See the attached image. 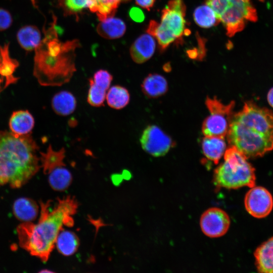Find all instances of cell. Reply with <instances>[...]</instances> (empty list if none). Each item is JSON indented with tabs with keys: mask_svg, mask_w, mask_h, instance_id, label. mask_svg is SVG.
Wrapping results in <instances>:
<instances>
[{
	"mask_svg": "<svg viewBox=\"0 0 273 273\" xmlns=\"http://www.w3.org/2000/svg\"><path fill=\"white\" fill-rule=\"evenodd\" d=\"M40 215L37 223L23 222L17 228L20 246L42 261H47L60 232L64 226L73 224V216L77 203L67 196L58 200L52 207L50 202H41Z\"/></svg>",
	"mask_w": 273,
	"mask_h": 273,
	"instance_id": "cell-1",
	"label": "cell"
},
{
	"mask_svg": "<svg viewBox=\"0 0 273 273\" xmlns=\"http://www.w3.org/2000/svg\"><path fill=\"white\" fill-rule=\"evenodd\" d=\"M226 135L247 158L262 156L273 149V113L248 101L234 114Z\"/></svg>",
	"mask_w": 273,
	"mask_h": 273,
	"instance_id": "cell-2",
	"label": "cell"
},
{
	"mask_svg": "<svg viewBox=\"0 0 273 273\" xmlns=\"http://www.w3.org/2000/svg\"><path fill=\"white\" fill-rule=\"evenodd\" d=\"M38 147L29 134L0 131V186L19 188L41 167Z\"/></svg>",
	"mask_w": 273,
	"mask_h": 273,
	"instance_id": "cell-3",
	"label": "cell"
},
{
	"mask_svg": "<svg viewBox=\"0 0 273 273\" xmlns=\"http://www.w3.org/2000/svg\"><path fill=\"white\" fill-rule=\"evenodd\" d=\"M48 30L35 49L34 74L42 85L61 86L68 82L76 70L74 50L78 42H60L54 25Z\"/></svg>",
	"mask_w": 273,
	"mask_h": 273,
	"instance_id": "cell-4",
	"label": "cell"
},
{
	"mask_svg": "<svg viewBox=\"0 0 273 273\" xmlns=\"http://www.w3.org/2000/svg\"><path fill=\"white\" fill-rule=\"evenodd\" d=\"M246 156L231 145L224 153V162L214 171L213 183L217 188L237 189L255 186V169Z\"/></svg>",
	"mask_w": 273,
	"mask_h": 273,
	"instance_id": "cell-5",
	"label": "cell"
},
{
	"mask_svg": "<svg viewBox=\"0 0 273 273\" xmlns=\"http://www.w3.org/2000/svg\"><path fill=\"white\" fill-rule=\"evenodd\" d=\"M186 12L183 0H170L162 11L160 23L150 22L147 32L157 39L161 51L174 41L181 40L185 34Z\"/></svg>",
	"mask_w": 273,
	"mask_h": 273,
	"instance_id": "cell-6",
	"label": "cell"
},
{
	"mask_svg": "<svg viewBox=\"0 0 273 273\" xmlns=\"http://www.w3.org/2000/svg\"><path fill=\"white\" fill-rule=\"evenodd\" d=\"M214 12L217 19L226 30V35L232 37L242 31L247 22L258 20L256 9L251 0H205Z\"/></svg>",
	"mask_w": 273,
	"mask_h": 273,
	"instance_id": "cell-7",
	"label": "cell"
},
{
	"mask_svg": "<svg viewBox=\"0 0 273 273\" xmlns=\"http://www.w3.org/2000/svg\"><path fill=\"white\" fill-rule=\"evenodd\" d=\"M205 103L210 115L203 122L202 133L205 136L224 138L234 115L235 102L224 105L215 97H207Z\"/></svg>",
	"mask_w": 273,
	"mask_h": 273,
	"instance_id": "cell-8",
	"label": "cell"
},
{
	"mask_svg": "<svg viewBox=\"0 0 273 273\" xmlns=\"http://www.w3.org/2000/svg\"><path fill=\"white\" fill-rule=\"evenodd\" d=\"M143 149L154 157L165 155L173 146L171 138L155 125L148 126L140 138Z\"/></svg>",
	"mask_w": 273,
	"mask_h": 273,
	"instance_id": "cell-9",
	"label": "cell"
},
{
	"mask_svg": "<svg viewBox=\"0 0 273 273\" xmlns=\"http://www.w3.org/2000/svg\"><path fill=\"white\" fill-rule=\"evenodd\" d=\"M246 193L245 207L252 216L261 218L267 216L273 207V199L270 192L262 187H253Z\"/></svg>",
	"mask_w": 273,
	"mask_h": 273,
	"instance_id": "cell-10",
	"label": "cell"
},
{
	"mask_svg": "<svg viewBox=\"0 0 273 273\" xmlns=\"http://www.w3.org/2000/svg\"><path fill=\"white\" fill-rule=\"evenodd\" d=\"M200 224L203 233L210 238H218L228 232L230 225V218L223 210L211 208L202 215Z\"/></svg>",
	"mask_w": 273,
	"mask_h": 273,
	"instance_id": "cell-11",
	"label": "cell"
},
{
	"mask_svg": "<svg viewBox=\"0 0 273 273\" xmlns=\"http://www.w3.org/2000/svg\"><path fill=\"white\" fill-rule=\"evenodd\" d=\"M156 47L154 38L151 35L144 34L139 36L130 48V54L132 60L142 64L151 58Z\"/></svg>",
	"mask_w": 273,
	"mask_h": 273,
	"instance_id": "cell-12",
	"label": "cell"
},
{
	"mask_svg": "<svg viewBox=\"0 0 273 273\" xmlns=\"http://www.w3.org/2000/svg\"><path fill=\"white\" fill-rule=\"evenodd\" d=\"M255 265L258 271L273 272V237L263 242L254 252Z\"/></svg>",
	"mask_w": 273,
	"mask_h": 273,
	"instance_id": "cell-13",
	"label": "cell"
},
{
	"mask_svg": "<svg viewBox=\"0 0 273 273\" xmlns=\"http://www.w3.org/2000/svg\"><path fill=\"white\" fill-rule=\"evenodd\" d=\"M38 206L33 200L22 197L14 203L13 212L15 216L23 222H32L38 215Z\"/></svg>",
	"mask_w": 273,
	"mask_h": 273,
	"instance_id": "cell-14",
	"label": "cell"
},
{
	"mask_svg": "<svg viewBox=\"0 0 273 273\" xmlns=\"http://www.w3.org/2000/svg\"><path fill=\"white\" fill-rule=\"evenodd\" d=\"M166 79L158 74H150L143 81L142 90L150 98H156L164 95L168 90Z\"/></svg>",
	"mask_w": 273,
	"mask_h": 273,
	"instance_id": "cell-15",
	"label": "cell"
},
{
	"mask_svg": "<svg viewBox=\"0 0 273 273\" xmlns=\"http://www.w3.org/2000/svg\"><path fill=\"white\" fill-rule=\"evenodd\" d=\"M34 120L27 111L20 110L13 112L9 121L11 132L18 135L29 134L32 129Z\"/></svg>",
	"mask_w": 273,
	"mask_h": 273,
	"instance_id": "cell-16",
	"label": "cell"
},
{
	"mask_svg": "<svg viewBox=\"0 0 273 273\" xmlns=\"http://www.w3.org/2000/svg\"><path fill=\"white\" fill-rule=\"evenodd\" d=\"M126 31V25L120 19L113 16L108 17L98 24V33L107 39H116L122 36Z\"/></svg>",
	"mask_w": 273,
	"mask_h": 273,
	"instance_id": "cell-17",
	"label": "cell"
},
{
	"mask_svg": "<svg viewBox=\"0 0 273 273\" xmlns=\"http://www.w3.org/2000/svg\"><path fill=\"white\" fill-rule=\"evenodd\" d=\"M202 148L207 159L217 164L225 151L226 144L224 138L205 136L202 142Z\"/></svg>",
	"mask_w": 273,
	"mask_h": 273,
	"instance_id": "cell-18",
	"label": "cell"
},
{
	"mask_svg": "<svg viewBox=\"0 0 273 273\" xmlns=\"http://www.w3.org/2000/svg\"><path fill=\"white\" fill-rule=\"evenodd\" d=\"M76 100L70 92L62 90L56 94L52 100V107L55 112L66 116L74 112L76 108Z\"/></svg>",
	"mask_w": 273,
	"mask_h": 273,
	"instance_id": "cell-19",
	"label": "cell"
},
{
	"mask_svg": "<svg viewBox=\"0 0 273 273\" xmlns=\"http://www.w3.org/2000/svg\"><path fill=\"white\" fill-rule=\"evenodd\" d=\"M48 175L49 183L51 188L58 191L67 189L71 183L72 174L65 165L59 166L51 170Z\"/></svg>",
	"mask_w": 273,
	"mask_h": 273,
	"instance_id": "cell-20",
	"label": "cell"
},
{
	"mask_svg": "<svg viewBox=\"0 0 273 273\" xmlns=\"http://www.w3.org/2000/svg\"><path fill=\"white\" fill-rule=\"evenodd\" d=\"M79 244L78 238L73 232L63 229L58 234L55 242L58 251L66 256L75 253Z\"/></svg>",
	"mask_w": 273,
	"mask_h": 273,
	"instance_id": "cell-21",
	"label": "cell"
},
{
	"mask_svg": "<svg viewBox=\"0 0 273 273\" xmlns=\"http://www.w3.org/2000/svg\"><path fill=\"white\" fill-rule=\"evenodd\" d=\"M17 40L20 45L26 51L35 50L41 42V34L35 26H26L22 27L17 33Z\"/></svg>",
	"mask_w": 273,
	"mask_h": 273,
	"instance_id": "cell-22",
	"label": "cell"
},
{
	"mask_svg": "<svg viewBox=\"0 0 273 273\" xmlns=\"http://www.w3.org/2000/svg\"><path fill=\"white\" fill-rule=\"evenodd\" d=\"M66 151L62 148L59 151L54 150L50 145L46 153L40 152V162L43 172L47 174L51 170L59 166L65 165L63 160Z\"/></svg>",
	"mask_w": 273,
	"mask_h": 273,
	"instance_id": "cell-23",
	"label": "cell"
},
{
	"mask_svg": "<svg viewBox=\"0 0 273 273\" xmlns=\"http://www.w3.org/2000/svg\"><path fill=\"white\" fill-rule=\"evenodd\" d=\"M107 104L115 109H121L129 103L130 95L124 87L116 85L109 88L106 97Z\"/></svg>",
	"mask_w": 273,
	"mask_h": 273,
	"instance_id": "cell-24",
	"label": "cell"
},
{
	"mask_svg": "<svg viewBox=\"0 0 273 273\" xmlns=\"http://www.w3.org/2000/svg\"><path fill=\"white\" fill-rule=\"evenodd\" d=\"M194 19L198 25L203 28L215 26L220 22L213 10L207 4L201 5L195 10Z\"/></svg>",
	"mask_w": 273,
	"mask_h": 273,
	"instance_id": "cell-25",
	"label": "cell"
},
{
	"mask_svg": "<svg viewBox=\"0 0 273 273\" xmlns=\"http://www.w3.org/2000/svg\"><path fill=\"white\" fill-rule=\"evenodd\" d=\"M61 4L70 14H77L85 9L97 13L99 9L98 0H61Z\"/></svg>",
	"mask_w": 273,
	"mask_h": 273,
	"instance_id": "cell-26",
	"label": "cell"
},
{
	"mask_svg": "<svg viewBox=\"0 0 273 273\" xmlns=\"http://www.w3.org/2000/svg\"><path fill=\"white\" fill-rule=\"evenodd\" d=\"M89 88L87 96V101L92 106L99 107L104 105L106 99L107 90L96 85L89 79Z\"/></svg>",
	"mask_w": 273,
	"mask_h": 273,
	"instance_id": "cell-27",
	"label": "cell"
},
{
	"mask_svg": "<svg viewBox=\"0 0 273 273\" xmlns=\"http://www.w3.org/2000/svg\"><path fill=\"white\" fill-rule=\"evenodd\" d=\"M130 0H98L99 9L96 13L101 21L108 17H112L121 2Z\"/></svg>",
	"mask_w": 273,
	"mask_h": 273,
	"instance_id": "cell-28",
	"label": "cell"
},
{
	"mask_svg": "<svg viewBox=\"0 0 273 273\" xmlns=\"http://www.w3.org/2000/svg\"><path fill=\"white\" fill-rule=\"evenodd\" d=\"M91 78L96 85L107 91L110 87L113 76L108 71L101 69L96 72Z\"/></svg>",
	"mask_w": 273,
	"mask_h": 273,
	"instance_id": "cell-29",
	"label": "cell"
},
{
	"mask_svg": "<svg viewBox=\"0 0 273 273\" xmlns=\"http://www.w3.org/2000/svg\"><path fill=\"white\" fill-rule=\"evenodd\" d=\"M12 18L7 11L0 9V31L8 28L11 25Z\"/></svg>",
	"mask_w": 273,
	"mask_h": 273,
	"instance_id": "cell-30",
	"label": "cell"
},
{
	"mask_svg": "<svg viewBox=\"0 0 273 273\" xmlns=\"http://www.w3.org/2000/svg\"><path fill=\"white\" fill-rule=\"evenodd\" d=\"M130 17L136 22H142L145 18L143 11L137 7L132 8L129 12Z\"/></svg>",
	"mask_w": 273,
	"mask_h": 273,
	"instance_id": "cell-31",
	"label": "cell"
},
{
	"mask_svg": "<svg viewBox=\"0 0 273 273\" xmlns=\"http://www.w3.org/2000/svg\"><path fill=\"white\" fill-rule=\"evenodd\" d=\"M136 4L141 7L150 11L153 6L155 0H135Z\"/></svg>",
	"mask_w": 273,
	"mask_h": 273,
	"instance_id": "cell-32",
	"label": "cell"
},
{
	"mask_svg": "<svg viewBox=\"0 0 273 273\" xmlns=\"http://www.w3.org/2000/svg\"><path fill=\"white\" fill-rule=\"evenodd\" d=\"M12 82L0 72V93Z\"/></svg>",
	"mask_w": 273,
	"mask_h": 273,
	"instance_id": "cell-33",
	"label": "cell"
},
{
	"mask_svg": "<svg viewBox=\"0 0 273 273\" xmlns=\"http://www.w3.org/2000/svg\"><path fill=\"white\" fill-rule=\"evenodd\" d=\"M267 98L269 104L273 108V87L269 90Z\"/></svg>",
	"mask_w": 273,
	"mask_h": 273,
	"instance_id": "cell-34",
	"label": "cell"
},
{
	"mask_svg": "<svg viewBox=\"0 0 273 273\" xmlns=\"http://www.w3.org/2000/svg\"><path fill=\"white\" fill-rule=\"evenodd\" d=\"M32 5L34 7H37V2L38 0H30Z\"/></svg>",
	"mask_w": 273,
	"mask_h": 273,
	"instance_id": "cell-35",
	"label": "cell"
},
{
	"mask_svg": "<svg viewBox=\"0 0 273 273\" xmlns=\"http://www.w3.org/2000/svg\"><path fill=\"white\" fill-rule=\"evenodd\" d=\"M258 1H259L261 2H263L265 0H258Z\"/></svg>",
	"mask_w": 273,
	"mask_h": 273,
	"instance_id": "cell-36",
	"label": "cell"
}]
</instances>
